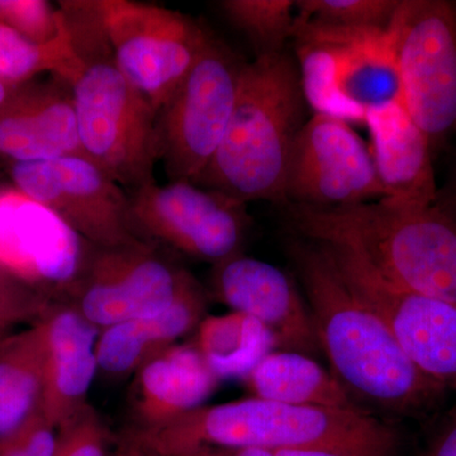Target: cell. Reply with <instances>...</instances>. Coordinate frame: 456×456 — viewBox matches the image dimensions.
<instances>
[{"label": "cell", "mask_w": 456, "mask_h": 456, "mask_svg": "<svg viewBox=\"0 0 456 456\" xmlns=\"http://www.w3.org/2000/svg\"><path fill=\"white\" fill-rule=\"evenodd\" d=\"M289 254L321 350L351 397L395 415L434 410L445 389L408 359L383 318L350 289L325 251L296 240Z\"/></svg>", "instance_id": "cell-1"}, {"label": "cell", "mask_w": 456, "mask_h": 456, "mask_svg": "<svg viewBox=\"0 0 456 456\" xmlns=\"http://www.w3.org/2000/svg\"><path fill=\"white\" fill-rule=\"evenodd\" d=\"M126 443L143 456H191L204 446L393 456L399 437L392 425L365 410L290 406L253 397L200 406L152 430H132Z\"/></svg>", "instance_id": "cell-2"}, {"label": "cell", "mask_w": 456, "mask_h": 456, "mask_svg": "<svg viewBox=\"0 0 456 456\" xmlns=\"http://www.w3.org/2000/svg\"><path fill=\"white\" fill-rule=\"evenodd\" d=\"M307 241L349 248L392 283L456 303V217L439 202L382 198L341 207L285 203Z\"/></svg>", "instance_id": "cell-3"}, {"label": "cell", "mask_w": 456, "mask_h": 456, "mask_svg": "<svg viewBox=\"0 0 456 456\" xmlns=\"http://www.w3.org/2000/svg\"><path fill=\"white\" fill-rule=\"evenodd\" d=\"M60 8L77 55L66 82L83 154L126 191L152 184L159 163L158 113L117 64L94 0L62 2Z\"/></svg>", "instance_id": "cell-4"}, {"label": "cell", "mask_w": 456, "mask_h": 456, "mask_svg": "<svg viewBox=\"0 0 456 456\" xmlns=\"http://www.w3.org/2000/svg\"><path fill=\"white\" fill-rule=\"evenodd\" d=\"M307 106L292 56L279 53L245 64L226 134L194 184L245 204L283 202L288 160Z\"/></svg>", "instance_id": "cell-5"}, {"label": "cell", "mask_w": 456, "mask_h": 456, "mask_svg": "<svg viewBox=\"0 0 456 456\" xmlns=\"http://www.w3.org/2000/svg\"><path fill=\"white\" fill-rule=\"evenodd\" d=\"M388 35L402 104L434 151L456 132V3L399 0Z\"/></svg>", "instance_id": "cell-6"}, {"label": "cell", "mask_w": 456, "mask_h": 456, "mask_svg": "<svg viewBox=\"0 0 456 456\" xmlns=\"http://www.w3.org/2000/svg\"><path fill=\"white\" fill-rule=\"evenodd\" d=\"M246 62L209 33L191 70L158 113L159 161L170 182H196L217 152Z\"/></svg>", "instance_id": "cell-7"}, {"label": "cell", "mask_w": 456, "mask_h": 456, "mask_svg": "<svg viewBox=\"0 0 456 456\" xmlns=\"http://www.w3.org/2000/svg\"><path fill=\"white\" fill-rule=\"evenodd\" d=\"M299 20L312 40L303 59L305 86L327 116L365 123L370 110L402 102L388 29H349Z\"/></svg>", "instance_id": "cell-8"}, {"label": "cell", "mask_w": 456, "mask_h": 456, "mask_svg": "<svg viewBox=\"0 0 456 456\" xmlns=\"http://www.w3.org/2000/svg\"><path fill=\"white\" fill-rule=\"evenodd\" d=\"M94 7L119 69L159 113L211 32L193 18L155 4L94 0Z\"/></svg>", "instance_id": "cell-9"}, {"label": "cell", "mask_w": 456, "mask_h": 456, "mask_svg": "<svg viewBox=\"0 0 456 456\" xmlns=\"http://www.w3.org/2000/svg\"><path fill=\"white\" fill-rule=\"evenodd\" d=\"M317 245L350 289L383 318L416 368L445 391H456V303L392 283L349 248Z\"/></svg>", "instance_id": "cell-10"}, {"label": "cell", "mask_w": 456, "mask_h": 456, "mask_svg": "<svg viewBox=\"0 0 456 456\" xmlns=\"http://www.w3.org/2000/svg\"><path fill=\"white\" fill-rule=\"evenodd\" d=\"M12 178L20 193L55 213L94 248L145 241L132 221L130 193L86 155L14 163Z\"/></svg>", "instance_id": "cell-11"}, {"label": "cell", "mask_w": 456, "mask_h": 456, "mask_svg": "<svg viewBox=\"0 0 456 456\" xmlns=\"http://www.w3.org/2000/svg\"><path fill=\"white\" fill-rule=\"evenodd\" d=\"M141 239L215 265L241 254L250 217L246 204L187 182L155 183L131 191Z\"/></svg>", "instance_id": "cell-12"}, {"label": "cell", "mask_w": 456, "mask_h": 456, "mask_svg": "<svg viewBox=\"0 0 456 456\" xmlns=\"http://www.w3.org/2000/svg\"><path fill=\"white\" fill-rule=\"evenodd\" d=\"M382 198L370 147L349 122L314 113L294 140L283 202L327 208Z\"/></svg>", "instance_id": "cell-13"}, {"label": "cell", "mask_w": 456, "mask_h": 456, "mask_svg": "<svg viewBox=\"0 0 456 456\" xmlns=\"http://www.w3.org/2000/svg\"><path fill=\"white\" fill-rule=\"evenodd\" d=\"M156 246L94 248L70 305L99 330L167 310L193 277Z\"/></svg>", "instance_id": "cell-14"}, {"label": "cell", "mask_w": 456, "mask_h": 456, "mask_svg": "<svg viewBox=\"0 0 456 456\" xmlns=\"http://www.w3.org/2000/svg\"><path fill=\"white\" fill-rule=\"evenodd\" d=\"M55 213L25 194L0 196V266L45 296L73 302L93 250Z\"/></svg>", "instance_id": "cell-15"}, {"label": "cell", "mask_w": 456, "mask_h": 456, "mask_svg": "<svg viewBox=\"0 0 456 456\" xmlns=\"http://www.w3.org/2000/svg\"><path fill=\"white\" fill-rule=\"evenodd\" d=\"M213 285L232 312L263 323L277 346L308 356L321 350L307 302L283 270L239 254L216 265Z\"/></svg>", "instance_id": "cell-16"}, {"label": "cell", "mask_w": 456, "mask_h": 456, "mask_svg": "<svg viewBox=\"0 0 456 456\" xmlns=\"http://www.w3.org/2000/svg\"><path fill=\"white\" fill-rule=\"evenodd\" d=\"M46 334V368L41 408L59 430L88 403L98 371L95 345L101 330L73 305H56L42 320Z\"/></svg>", "instance_id": "cell-17"}, {"label": "cell", "mask_w": 456, "mask_h": 456, "mask_svg": "<svg viewBox=\"0 0 456 456\" xmlns=\"http://www.w3.org/2000/svg\"><path fill=\"white\" fill-rule=\"evenodd\" d=\"M365 125L386 198L419 206L436 203L439 191L432 167L430 141L417 127L402 102L370 110Z\"/></svg>", "instance_id": "cell-18"}, {"label": "cell", "mask_w": 456, "mask_h": 456, "mask_svg": "<svg viewBox=\"0 0 456 456\" xmlns=\"http://www.w3.org/2000/svg\"><path fill=\"white\" fill-rule=\"evenodd\" d=\"M134 375V430L161 428L203 406L221 382L194 345H174Z\"/></svg>", "instance_id": "cell-19"}, {"label": "cell", "mask_w": 456, "mask_h": 456, "mask_svg": "<svg viewBox=\"0 0 456 456\" xmlns=\"http://www.w3.org/2000/svg\"><path fill=\"white\" fill-rule=\"evenodd\" d=\"M0 155L14 163L84 155L73 93L66 80L13 106L0 108Z\"/></svg>", "instance_id": "cell-20"}, {"label": "cell", "mask_w": 456, "mask_h": 456, "mask_svg": "<svg viewBox=\"0 0 456 456\" xmlns=\"http://www.w3.org/2000/svg\"><path fill=\"white\" fill-rule=\"evenodd\" d=\"M206 298L191 278L175 301L154 316L134 318L101 330L95 345L99 370L112 377L136 374L143 365L170 349L204 318Z\"/></svg>", "instance_id": "cell-21"}, {"label": "cell", "mask_w": 456, "mask_h": 456, "mask_svg": "<svg viewBox=\"0 0 456 456\" xmlns=\"http://www.w3.org/2000/svg\"><path fill=\"white\" fill-rule=\"evenodd\" d=\"M254 397L290 406L364 410L331 371L297 351H272L245 377Z\"/></svg>", "instance_id": "cell-22"}, {"label": "cell", "mask_w": 456, "mask_h": 456, "mask_svg": "<svg viewBox=\"0 0 456 456\" xmlns=\"http://www.w3.org/2000/svg\"><path fill=\"white\" fill-rule=\"evenodd\" d=\"M46 354L42 321L0 341V439L41 407Z\"/></svg>", "instance_id": "cell-23"}, {"label": "cell", "mask_w": 456, "mask_h": 456, "mask_svg": "<svg viewBox=\"0 0 456 456\" xmlns=\"http://www.w3.org/2000/svg\"><path fill=\"white\" fill-rule=\"evenodd\" d=\"M194 346L218 379L246 377L277 346L259 321L239 312L203 318Z\"/></svg>", "instance_id": "cell-24"}, {"label": "cell", "mask_w": 456, "mask_h": 456, "mask_svg": "<svg viewBox=\"0 0 456 456\" xmlns=\"http://www.w3.org/2000/svg\"><path fill=\"white\" fill-rule=\"evenodd\" d=\"M75 60L77 55L68 26L61 37L40 45L0 22V80L3 82H22L44 70L68 80L73 73Z\"/></svg>", "instance_id": "cell-25"}, {"label": "cell", "mask_w": 456, "mask_h": 456, "mask_svg": "<svg viewBox=\"0 0 456 456\" xmlns=\"http://www.w3.org/2000/svg\"><path fill=\"white\" fill-rule=\"evenodd\" d=\"M220 7L231 25L244 33L253 44L256 57L284 53V45L292 38L293 0H224Z\"/></svg>", "instance_id": "cell-26"}, {"label": "cell", "mask_w": 456, "mask_h": 456, "mask_svg": "<svg viewBox=\"0 0 456 456\" xmlns=\"http://www.w3.org/2000/svg\"><path fill=\"white\" fill-rule=\"evenodd\" d=\"M399 0H299V20L349 29H388Z\"/></svg>", "instance_id": "cell-27"}, {"label": "cell", "mask_w": 456, "mask_h": 456, "mask_svg": "<svg viewBox=\"0 0 456 456\" xmlns=\"http://www.w3.org/2000/svg\"><path fill=\"white\" fill-rule=\"evenodd\" d=\"M0 22L40 45L56 41L66 29L61 9L42 0H0Z\"/></svg>", "instance_id": "cell-28"}, {"label": "cell", "mask_w": 456, "mask_h": 456, "mask_svg": "<svg viewBox=\"0 0 456 456\" xmlns=\"http://www.w3.org/2000/svg\"><path fill=\"white\" fill-rule=\"evenodd\" d=\"M56 305L0 266V330L7 331L18 323L40 322Z\"/></svg>", "instance_id": "cell-29"}, {"label": "cell", "mask_w": 456, "mask_h": 456, "mask_svg": "<svg viewBox=\"0 0 456 456\" xmlns=\"http://www.w3.org/2000/svg\"><path fill=\"white\" fill-rule=\"evenodd\" d=\"M108 431L90 404L59 428L55 456H107Z\"/></svg>", "instance_id": "cell-30"}, {"label": "cell", "mask_w": 456, "mask_h": 456, "mask_svg": "<svg viewBox=\"0 0 456 456\" xmlns=\"http://www.w3.org/2000/svg\"><path fill=\"white\" fill-rule=\"evenodd\" d=\"M7 439L29 456H55L56 428L50 424L41 407Z\"/></svg>", "instance_id": "cell-31"}, {"label": "cell", "mask_w": 456, "mask_h": 456, "mask_svg": "<svg viewBox=\"0 0 456 456\" xmlns=\"http://www.w3.org/2000/svg\"><path fill=\"white\" fill-rule=\"evenodd\" d=\"M426 456H456V407L444 417L432 436Z\"/></svg>", "instance_id": "cell-32"}, {"label": "cell", "mask_w": 456, "mask_h": 456, "mask_svg": "<svg viewBox=\"0 0 456 456\" xmlns=\"http://www.w3.org/2000/svg\"><path fill=\"white\" fill-rule=\"evenodd\" d=\"M191 456H275L274 452L259 448H217L204 446Z\"/></svg>", "instance_id": "cell-33"}, {"label": "cell", "mask_w": 456, "mask_h": 456, "mask_svg": "<svg viewBox=\"0 0 456 456\" xmlns=\"http://www.w3.org/2000/svg\"><path fill=\"white\" fill-rule=\"evenodd\" d=\"M275 456H354L330 449H289L274 452Z\"/></svg>", "instance_id": "cell-34"}, {"label": "cell", "mask_w": 456, "mask_h": 456, "mask_svg": "<svg viewBox=\"0 0 456 456\" xmlns=\"http://www.w3.org/2000/svg\"><path fill=\"white\" fill-rule=\"evenodd\" d=\"M437 202L444 207V208L448 209V211L452 212V215L455 216L456 212V171L454 178H452V188L449 189L448 196L444 198H437Z\"/></svg>", "instance_id": "cell-35"}, {"label": "cell", "mask_w": 456, "mask_h": 456, "mask_svg": "<svg viewBox=\"0 0 456 456\" xmlns=\"http://www.w3.org/2000/svg\"><path fill=\"white\" fill-rule=\"evenodd\" d=\"M0 456H29L22 449L18 448L16 444L4 437L0 439Z\"/></svg>", "instance_id": "cell-36"}, {"label": "cell", "mask_w": 456, "mask_h": 456, "mask_svg": "<svg viewBox=\"0 0 456 456\" xmlns=\"http://www.w3.org/2000/svg\"><path fill=\"white\" fill-rule=\"evenodd\" d=\"M113 456H143L141 454L139 450L134 448V446L130 445V444L126 443L123 444L122 449L118 450Z\"/></svg>", "instance_id": "cell-37"}, {"label": "cell", "mask_w": 456, "mask_h": 456, "mask_svg": "<svg viewBox=\"0 0 456 456\" xmlns=\"http://www.w3.org/2000/svg\"><path fill=\"white\" fill-rule=\"evenodd\" d=\"M8 94L9 90L7 88V83L0 80V107H2L3 104L5 103V101H7Z\"/></svg>", "instance_id": "cell-38"}, {"label": "cell", "mask_w": 456, "mask_h": 456, "mask_svg": "<svg viewBox=\"0 0 456 456\" xmlns=\"http://www.w3.org/2000/svg\"><path fill=\"white\" fill-rule=\"evenodd\" d=\"M5 338V332L4 331H2V330H0V341L3 340V338Z\"/></svg>", "instance_id": "cell-39"}]
</instances>
